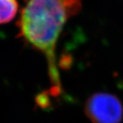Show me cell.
Segmentation results:
<instances>
[{
	"mask_svg": "<svg viewBox=\"0 0 123 123\" xmlns=\"http://www.w3.org/2000/svg\"><path fill=\"white\" fill-rule=\"evenodd\" d=\"M85 112L93 123H119L123 116L121 102L107 93H96L89 98Z\"/></svg>",
	"mask_w": 123,
	"mask_h": 123,
	"instance_id": "7a4b0ae2",
	"label": "cell"
},
{
	"mask_svg": "<svg viewBox=\"0 0 123 123\" xmlns=\"http://www.w3.org/2000/svg\"><path fill=\"white\" fill-rule=\"evenodd\" d=\"M17 0H0V24L11 22L18 13Z\"/></svg>",
	"mask_w": 123,
	"mask_h": 123,
	"instance_id": "3957f363",
	"label": "cell"
},
{
	"mask_svg": "<svg viewBox=\"0 0 123 123\" xmlns=\"http://www.w3.org/2000/svg\"><path fill=\"white\" fill-rule=\"evenodd\" d=\"M24 6L17 23L18 36L43 53L47 60L51 93L62 92L56 63L55 48L64 25L78 13L82 0H23Z\"/></svg>",
	"mask_w": 123,
	"mask_h": 123,
	"instance_id": "6da1fadb",
	"label": "cell"
}]
</instances>
